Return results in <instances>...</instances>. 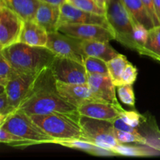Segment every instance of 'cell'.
I'll return each instance as SVG.
<instances>
[{"label": "cell", "mask_w": 160, "mask_h": 160, "mask_svg": "<svg viewBox=\"0 0 160 160\" xmlns=\"http://www.w3.org/2000/svg\"><path fill=\"white\" fill-rule=\"evenodd\" d=\"M14 69L20 73L37 74L51 66L56 55L47 47L17 42L1 50Z\"/></svg>", "instance_id": "cell-1"}, {"label": "cell", "mask_w": 160, "mask_h": 160, "mask_svg": "<svg viewBox=\"0 0 160 160\" xmlns=\"http://www.w3.org/2000/svg\"><path fill=\"white\" fill-rule=\"evenodd\" d=\"M29 117L34 123L53 138L55 141L66 139L85 141L78 119L61 113L31 115Z\"/></svg>", "instance_id": "cell-2"}, {"label": "cell", "mask_w": 160, "mask_h": 160, "mask_svg": "<svg viewBox=\"0 0 160 160\" xmlns=\"http://www.w3.org/2000/svg\"><path fill=\"white\" fill-rule=\"evenodd\" d=\"M106 17L115 34V40L131 49L136 50L134 21L122 0H112L107 5Z\"/></svg>", "instance_id": "cell-3"}, {"label": "cell", "mask_w": 160, "mask_h": 160, "mask_svg": "<svg viewBox=\"0 0 160 160\" xmlns=\"http://www.w3.org/2000/svg\"><path fill=\"white\" fill-rule=\"evenodd\" d=\"M0 128L27 140L39 144H52L54 138L34 123L31 117L17 109L0 124Z\"/></svg>", "instance_id": "cell-4"}, {"label": "cell", "mask_w": 160, "mask_h": 160, "mask_svg": "<svg viewBox=\"0 0 160 160\" xmlns=\"http://www.w3.org/2000/svg\"><path fill=\"white\" fill-rule=\"evenodd\" d=\"M79 123L87 142L109 150L120 144L114 136L112 122L81 116Z\"/></svg>", "instance_id": "cell-5"}, {"label": "cell", "mask_w": 160, "mask_h": 160, "mask_svg": "<svg viewBox=\"0 0 160 160\" xmlns=\"http://www.w3.org/2000/svg\"><path fill=\"white\" fill-rule=\"evenodd\" d=\"M50 67L56 81L67 84H87L88 73L82 62L56 56Z\"/></svg>", "instance_id": "cell-6"}, {"label": "cell", "mask_w": 160, "mask_h": 160, "mask_svg": "<svg viewBox=\"0 0 160 160\" xmlns=\"http://www.w3.org/2000/svg\"><path fill=\"white\" fill-rule=\"evenodd\" d=\"M58 31L82 41L110 42L116 39L112 30L92 23H63L59 26Z\"/></svg>", "instance_id": "cell-7"}, {"label": "cell", "mask_w": 160, "mask_h": 160, "mask_svg": "<svg viewBox=\"0 0 160 160\" xmlns=\"http://www.w3.org/2000/svg\"><path fill=\"white\" fill-rule=\"evenodd\" d=\"M81 42L80 39L56 31L48 33L46 47L56 56L74 59L83 63L86 56L82 51Z\"/></svg>", "instance_id": "cell-8"}, {"label": "cell", "mask_w": 160, "mask_h": 160, "mask_svg": "<svg viewBox=\"0 0 160 160\" xmlns=\"http://www.w3.org/2000/svg\"><path fill=\"white\" fill-rule=\"evenodd\" d=\"M23 23L18 14L0 4V50L20 42Z\"/></svg>", "instance_id": "cell-9"}, {"label": "cell", "mask_w": 160, "mask_h": 160, "mask_svg": "<svg viewBox=\"0 0 160 160\" xmlns=\"http://www.w3.org/2000/svg\"><path fill=\"white\" fill-rule=\"evenodd\" d=\"M63 23H92L102 25L112 30L106 15H99L82 10L68 2L62 3L60 6V18L58 28Z\"/></svg>", "instance_id": "cell-10"}, {"label": "cell", "mask_w": 160, "mask_h": 160, "mask_svg": "<svg viewBox=\"0 0 160 160\" xmlns=\"http://www.w3.org/2000/svg\"><path fill=\"white\" fill-rule=\"evenodd\" d=\"M56 88L65 101L77 108L91 102L105 101L95 95L88 84H67L56 81Z\"/></svg>", "instance_id": "cell-11"}, {"label": "cell", "mask_w": 160, "mask_h": 160, "mask_svg": "<svg viewBox=\"0 0 160 160\" xmlns=\"http://www.w3.org/2000/svg\"><path fill=\"white\" fill-rule=\"evenodd\" d=\"M38 74L19 73L5 86L9 102L18 109L34 85Z\"/></svg>", "instance_id": "cell-12"}, {"label": "cell", "mask_w": 160, "mask_h": 160, "mask_svg": "<svg viewBox=\"0 0 160 160\" xmlns=\"http://www.w3.org/2000/svg\"><path fill=\"white\" fill-rule=\"evenodd\" d=\"M87 84L98 98L112 103L120 110L124 109L119 103L116 95V86L109 75L88 74Z\"/></svg>", "instance_id": "cell-13"}, {"label": "cell", "mask_w": 160, "mask_h": 160, "mask_svg": "<svg viewBox=\"0 0 160 160\" xmlns=\"http://www.w3.org/2000/svg\"><path fill=\"white\" fill-rule=\"evenodd\" d=\"M80 115L97 120L113 122L122 111L116 106L106 101H95L85 103L78 108Z\"/></svg>", "instance_id": "cell-14"}, {"label": "cell", "mask_w": 160, "mask_h": 160, "mask_svg": "<svg viewBox=\"0 0 160 160\" xmlns=\"http://www.w3.org/2000/svg\"><path fill=\"white\" fill-rule=\"evenodd\" d=\"M60 18V6L41 2L34 15V20L48 32L58 30Z\"/></svg>", "instance_id": "cell-15"}, {"label": "cell", "mask_w": 160, "mask_h": 160, "mask_svg": "<svg viewBox=\"0 0 160 160\" xmlns=\"http://www.w3.org/2000/svg\"><path fill=\"white\" fill-rule=\"evenodd\" d=\"M20 42L32 46L46 47L48 31L34 20H24Z\"/></svg>", "instance_id": "cell-16"}, {"label": "cell", "mask_w": 160, "mask_h": 160, "mask_svg": "<svg viewBox=\"0 0 160 160\" xmlns=\"http://www.w3.org/2000/svg\"><path fill=\"white\" fill-rule=\"evenodd\" d=\"M81 46L86 56H95L108 62L120 53L112 48L109 42L99 41H82Z\"/></svg>", "instance_id": "cell-17"}, {"label": "cell", "mask_w": 160, "mask_h": 160, "mask_svg": "<svg viewBox=\"0 0 160 160\" xmlns=\"http://www.w3.org/2000/svg\"><path fill=\"white\" fill-rule=\"evenodd\" d=\"M52 144L62 145L67 148L78 149L85 152L90 155L98 156H117L112 150L97 146L95 144L81 139H66V140H56Z\"/></svg>", "instance_id": "cell-18"}, {"label": "cell", "mask_w": 160, "mask_h": 160, "mask_svg": "<svg viewBox=\"0 0 160 160\" xmlns=\"http://www.w3.org/2000/svg\"><path fill=\"white\" fill-rule=\"evenodd\" d=\"M41 2L40 0H0V4L12 9L23 20H34Z\"/></svg>", "instance_id": "cell-19"}, {"label": "cell", "mask_w": 160, "mask_h": 160, "mask_svg": "<svg viewBox=\"0 0 160 160\" xmlns=\"http://www.w3.org/2000/svg\"><path fill=\"white\" fill-rule=\"evenodd\" d=\"M134 23H142L147 29L155 27L142 0H122Z\"/></svg>", "instance_id": "cell-20"}, {"label": "cell", "mask_w": 160, "mask_h": 160, "mask_svg": "<svg viewBox=\"0 0 160 160\" xmlns=\"http://www.w3.org/2000/svg\"><path fill=\"white\" fill-rule=\"evenodd\" d=\"M138 52L160 62V25L148 30V40Z\"/></svg>", "instance_id": "cell-21"}, {"label": "cell", "mask_w": 160, "mask_h": 160, "mask_svg": "<svg viewBox=\"0 0 160 160\" xmlns=\"http://www.w3.org/2000/svg\"><path fill=\"white\" fill-rule=\"evenodd\" d=\"M112 151L117 156H134V157H143V156H159L160 152L152 147L147 145H126L123 144H118L112 148Z\"/></svg>", "instance_id": "cell-22"}, {"label": "cell", "mask_w": 160, "mask_h": 160, "mask_svg": "<svg viewBox=\"0 0 160 160\" xmlns=\"http://www.w3.org/2000/svg\"><path fill=\"white\" fill-rule=\"evenodd\" d=\"M129 61L124 55L119 54L113 59L107 62V67L109 70V74L112 79V83L116 87L120 86L122 73L126 68Z\"/></svg>", "instance_id": "cell-23"}, {"label": "cell", "mask_w": 160, "mask_h": 160, "mask_svg": "<svg viewBox=\"0 0 160 160\" xmlns=\"http://www.w3.org/2000/svg\"><path fill=\"white\" fill-rule=\"evenodd\" d=\"M0 142L17 148H24L31 145H37L36 142L23 138L2 128H0Z\"/></svg>", "instance_id": "cell-24"}, {"label": "cell", "mask_w": 160, "mask_h": 160, "mask_svg": "<svg viewBox=\"0 0 160 160\" xmlns=\"http://www.w3.org/2000/svg\"><path fill=\"white\" fill-rule=\"evenodd\" d=\"M84 63L88 74L109 75L107 62L95 56H85Z\"/></svg>", "instance_id": "cell-25"}, {"label": "cell", "mask_w": 160, "mask_h": 160, "mask_svg": "<svg viewBox=\"0 0 160 160\" xmlns=\"http://www.w3.org/2000/svg\"><path fill=\"white\" fill-rule=\"evenodd\" d=\"M19 72L12 67L9 61L0 53V85L6 86L10 80L17 77Z\"/></svg>", "instance_id": "cell-26"}, {"label": "cell", "mask_w": 160, "mask_h": 160, "mask_svg": "<svg viewBox=\"0 0 160 160\" xmlns=\"http://www.w3.org/2000/svg\"><path fill=\"white\" fill-rule=\"evenodd\" d=\"M114 136L120 144L135 143L139 145H144L148 146L147 139L142 134H134L131 132L120 131L114 129Z\"/></svg>", "instance_id": "cell-27"}, {"label": "cell", "mask_w": 160, "mask_h": 160, "mask_svg": "<svg viewBox=\"0 0 160 160\" xmlns=\"http://www.w3.org/2000/svg\"><path fill=\"white\" fill-rule=\"evenodd\" d=\"M17 110V109L13 107L9 102L5 87L0 85V124Z\"/></svg>", "instance_id": "cell-28"}, {"label": "cell", "mask_w": 160, "mask_h": 160, "mask_svg": "<svg viewBox=\"0 0 160 160\" xmlns=\"http://www.w3.org/2000/svg\"><path fill=\"white\" fill-rule=\"evenodd\" d=\"M68 2L82 10L99 15H106V10L98 6L94 0H69Z\"/></svg>", "instance_id": "cell-29"}, {"label": "cell", "mask_w": 160, "mask_h": 160, "mask_svg": "<svg viewBox=\"0 0 160 160\" xmlns=\"http://www.w3.org/2000/svg\"><path fill=\"white\" fill-rule=\"evenodd\" d=\"M117 95L123 104L131 107L135 106V95H134L133 84H123L117 87Z\"/></svg>", "instance_id": "cell-30"}, {"label": "cell", "mask_w": 160, "mask_h": 160, "mask_svg": "<svg viewBox=\"0 0 160 160\" xmlns=\"http://www.w3.org/2000/svg\"><path fill=\"white\" fill-rule=\"evenodd\" d=\"M120 117L123 119L128 124L133 128H138L146 120L145 116L142 115L136 110H123L120 113Z\"/></svg>", "instance_id": "cell-31"}, {"label": "cell", "mask_w": 160, "mask_h": 160, "mask_svg": "<svg viewBox=\"0 0 160 160\" xmlns=\"http://www.w3.org/2000/svg\"><path fill=\"white\" fill-rule=\"evenodd\" d=\"M148 37V29L139 23H134V39L136 44V51H138L145 45Z\"/></svg>", "instance_id": "cell-32"}, {"label": "cell", "mask_w": 160, "mask_h": 160, "mask_svg": "<svg viewBox=\"0 0 160 160\" xmlns=\"http://www.w3.org/2000/svg\"><path fill=\"white\" fill-rule=\"evenodd\" d=\"M138 76V69L131 62H128L123 70L120 80V86L123 84H133L135 82Z\"/></svg>", "instance_id": "cell-33"}, {"label": "cell", "mask_w": 160, "mask_h": 160, "mask_svg": "<svg viewBox=\"0 0 160 160\" xmlns=\"http://www.w3.org/2000/svg\"><path fill=\"white\" fill-rule=\"evenodd\" d=\"M112 124H113L114 128H115L116 129L120 130V131L131 132L134 134H142L139 132L137 128H133V127L130 126L129 124L125 123L124 120H123L120 117H119L118 118L116 119V120L112 122Z\"/></svg>", "instance_id": "cell-34"}, {"label": "cell", "mask_w": 160, "mask_h": 160, "mask_svg": "<svg viewBox=\"0 0 160 160\" xmlns=\"http://www.w3.org/2000/svg\"><path fill=\"white\" fill-rule=\"evenodd\" d=\"M142 2H143L145 8H146L147 12L149 14L155 26H159V25H160V21L157 13H156V8H155L154 5V0H142Z\"/></svg>", "instance_id": "cell-35"}, {"label": "cell", "mask_w": 160, "mask_h": 160, "mask_svg": "<svg viewBox=\"0 0 160 160\" xmlns=\"http://www.w3.org/2000/svg\"><path fill=\"white\" fill-rule=\"evenodd\" d=\"M42 2L49 3V4L52 5H57V6H61L62 3L66 2L67 0H40Z\"/></svg>", "instance_id": "cell-36"}, {"label": "cell", "mask_w": 160, "mask_h": 160, "mask_svg": "<svg viewBox=\"0 0 160 160\" xmlns=\"http://www.w3.org/2000/svg\"><path fill=\"white\" fill-rule=\"evenodd\" d=\"M155 8H156V13H157L158 17L160 21V0H154Z\"/></svg>", "instance_id": "cell-37"}, {"label": "cell", "mask_w": 160, "mask_h": 160, "mask_svg": "<svg viewBox=\"0 0 160 160\" xmlns=\"http://www.w3.org/2000/svg\"><path fill=\"white\" fill-rule=\"evenodd\" d=\"M95 2L97 3L98 6H100L101 8H102L103 9L106 10V7H107V4H106V0H94Z\"/></svg>", "instance_id": "cell-38"}, {"label": "cell", "mask_w": 160, "mask_h": 160, "mask_svg": "<svg viewBox=\"0 0 160 160\" xmlns=\"http://www.w3.org/2000/svg\"><path fill=\"white\" fill-rule=\"evenodd\" d=\"M106 4L108 5V4H109V2H110L111 1H112V0H106Z\"/></svg>", "instance_id": "cell-39"}, {"label": "cell", "mask_w": 160, "mask_h": 160, "mask_svg": "<svg viewBox=\"0 0 160 160\" xmlns=\"http://www.w3.org/2000/svg\"><path fill=\"white\" fill-rule=\"evenodd\" d=\"M69 1V0H67V2H68Z\"/></svg>", "instance_id": "cell-40"}]
</instances>
